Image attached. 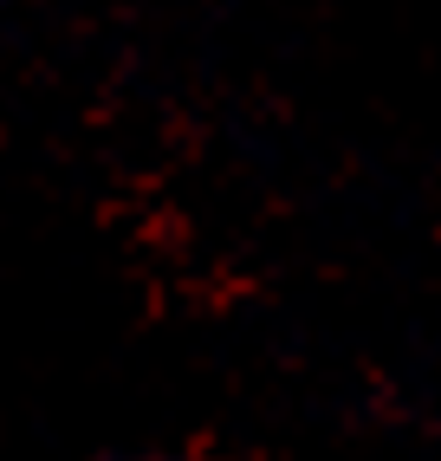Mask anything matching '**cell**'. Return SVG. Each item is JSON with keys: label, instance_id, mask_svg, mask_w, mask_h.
I'll use <instances>...</instances> for the list:
<instances>
[{"label": "cell", "instance_id": "obj_1", "mask_svg": "<svg viewBox=\"0 0 441 461\" xmlns=\"http://www.w3.org/2000/svg\"><path fill=\"white\" fill-rule=\"evenodd\" d=\"M104 461H176V455H104Z\"/></svg>", "mask_w": 441, "mask_h": 461}]
</instances>
